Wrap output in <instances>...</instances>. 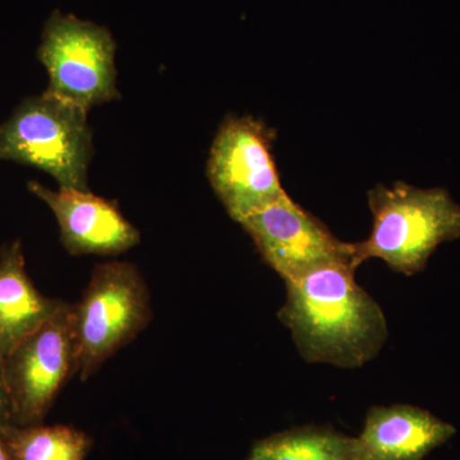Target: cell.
Here are the masks:
<instances>
[{"instance_id": "6da1fadb", "label": "cell", "mask_w": 460, "mask_h": 460, "mask_svg": "<svg viewBox=\"0 0 460 460\" xmlns=\"http://www.w3.org/2000/svg\"><path fill=\"white\" fill-rule=\"evenodd\" d=\"M349 263H329L286 281L278 317L290 330L305 361L359 368L389 337L380 305L354 279Z\"/></svg>"}, {"instance_id": "7a4b0ae2", "label": "cell", "mask_w": 460, "mask_h": 460, "mask_svg": "<svg viewBox=\"0 0 460 460\" xmlns=\"http://www.w3.org/2000/svg\"><path fill=\"white\" fill-rule=\"evenodd\" d=\"M367 198L374 226L370 237L353 243L356 268L380 259L393 270L413 277L425 270L436 248L460 237V206L445 189L395 181L392 187L376 184Z\"/></svg>"}, {"instance_id": "3957f363", "label": "cell", "mask_w": 460, "mask_h": 460, "mask_svg": "<svg viewBox=\"0 0 460 460\" xmlns=\"http://www.w3.org/2000/svg\"><path fill=\"white\" fill-rule=\"evenodd\" d=\"M87 113L48 91L22 100L0 124V160L33 166L63 189L87 192L93 151Z\"/></svg>"}, {"instance_id": "277c9868", "label": "cell", "mask_w": 460, "mask_h": 460, "mask_svg": "<svg viewBox=\"0 0 460 460\" xmlns=\"http://www.w3.org/2000/svg\"><path fill=\"white\" fill-rule=\"evenodd\" d=\"M74 307L78 367L86 381L146 328L153 317L146 281L133 263H100Z\"/></svg>"}, {"instance_id": "5b68a950", "label": "cell", "mask_w": 460, "mask_h": 460, "mask_svg": "<svg viewBox=\"0 0 460 460\" xmlns=\"http://www.w3.org/2000/svg\"><path fill=\"white\" fill-rule=\"evenodd\" d=\"M117 45L104 26L54 11L45 22L38 58L49 75L45 91L90 111L120 99Z\"/></svg>"}, {"instance_id": "8992f818", "label": "cell", "mask_w": 460, "mask_h": 460, "mask_svg": "<svg viewBox=\"0 0 460 460\" xmlns=\"http://www.w3.org/2000/svg\"><path fill=\"white\" fill-rule=\"evenodd\" d=\"M274 129L251 115H229L217 129L206 175L226 213L241 224L286 190L272 156Z\"/></svg>"}, {"instance_id": "52a82bcc", "label": "cell", "mask_w": 460, "mask_h": 460, "mask_svg": "<svg viewBox=\"0 0 460 460\" xmlns=\"http://www.w3.org/2000/svg\"><path fill=\"white\" fill-rule=\"evenodd\" d=\"M74 307L63 304L49 320L3 357L18 428L41 425L58 393L77 374Z\"/></svg>"}, {"instance_id": "ba28073f", "label": "cell", "mask_w": 460, "mask_h": 460, "mask_svg": "<svg viewBox=\"0 0 460 460\" xmlns=\"http://www.w3.org/2000/svg\"><path fill=\"white\" fill-rule=\"evenodd\" d=\"M263 261L283 278L298 279L329 263H353V243H345L319 217L284 192L241 223ZM357 269V268H356Z\"/></svg>"}, {"instance_id": "9c48e42d", "label": "cell", "mask_w": 460, "mask_h": 460, "mask_svg": "<svg viewBox=\"0 0 460 460\" xmlns=\"http://www.w3.org/2000/svg\"><path fill=\"white\" fill-rule=\"evenodd\" d=\"M27 189L53 211L60 241L71 255L115 256L140 243V232L115 202L90 190L47 189L35 181H30Z\"/></svg>"}, {"instance_id": "30bf717a", "label": "cell", "mask_w": 460, "mask_h": 460, "mask_svg": "<svg viewBox=\"0 0 460 460\" xmlns=\"http://www.w3.org/2000/svg\"><path fill=\"white\" fill-rule=\"evenodd\" d=\"M456 429L410 404L376 405L354 438V460H423L456 435Z\"/></svg>"}, {"instance_id": "8fae6325", "label": "cell", "mask_w": 460, "mask_h": 460, "mask_svg": "<svg viewBox=\"0 0 460 460\" xmlns=\"http://www.w3.org/2000/svg\"><path fill=\"white\" fill-rule=\"evenodd\" d=\"M65 302L42 295L26 271L20 239L0 251V357L41 326Z\"/></svg>"}, {"instance_id": "7c38bea8", "label": "cell", "mask_w": 460, "mask_h": 460, "mask_svg": "<svg viewBox=\"0 0 460 460\" xmlns=\"http://www.w3.org/2000/svg\"><path fill=\"white\" fill-rule=\"evenodd\" d=\"M354 438L328 426H304L257 441L248 460H354Z\"/></svg>"}, {"instance_id": "4fadbf2b", "label": "cell", "mask_w": 460, "mask_h": 460, "mask_svg": "<svg viewBox=\"0 0 460 460\" xmlns=\"http://www.w3.org/2000/svg\"><path fill=\"white\" fill-rule=\"evenodd\" d=\"M13 460H84L91 438L71 426H26L2 436Z\"/></svg>"}, {"instance_id": "5bb4252c", "label": "cell", "mask_w": 460, "mask_h": 460, "mask_svg": "<svg viewBox=\"0 0 460 460\" xmlns=\"http://www.w3.org/2000/svg\"><path fill=\"white\" fill-rule=\"evenodd\" d=\"M13 405H12L11 395L5 381L4 371H3V357H0V438L13 428Z\"/></svg>"}, {"instance_id": "9a60e30c", "label": "cell", "mask_w": 460, "mask_h": 460, "mask_svg": "<svg viewBox=\"0 0 460 460\" xmlns=\"http://www.w3.org/2000/svg\"><path fill=\"white\" fill-rule=\"evenodd\" d=\"M0 460H13L7 445H5L4 440H3L2 438H0Z\"/></svg>"}]
</instances>
